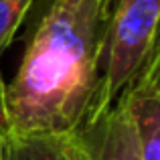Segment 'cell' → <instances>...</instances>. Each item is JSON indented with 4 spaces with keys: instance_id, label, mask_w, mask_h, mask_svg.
Wrapping results in <instances>:
<instances>
[{
    "instance_id": "cell-4",
    "label": "cell",
    "mask_w": 160,
    "mask_h": 160,
    "mask_svg": "<svg viewBox=\"0 0 160 160\" xmlns=\"http://www.w3.org/2000/svg\"><path fill=\"white\" fill-rule=\"evenodd\" d=\"M77 132L87 160H142L136 134L120 99L95 108Z\"/></svg>"
},
{
    "instance_id": "cell-6",
    "label": "cell",
    "mask_w": 160,
    "mask_h": 160,
    "mask_svg": "<svg viewBox=\"0 0 160 160\" xmlns=\"http://www.w3.org/2000/svg\"><path fill=\"white\" fill-rule=\"evenodd\" d=\"M32 2L35 0H0V55L10 45Z\"/></svg>"
},
{
    "instance_id": "cell-9",
    "label": "cell",
    "mask_w": 160,
    "mask_h": 160,
    "mask_svg": "<svg viewBox=\"0 0 160 160\" xmlns=\"http://www.w3.org/2000/svg\"><path fill=\"white\" fill-rule=\"evenodd\" d=\"M0 142H2V132H0Z\"/></svg>"
},
{
    "instance_id": "cell-1",
    "label": "cell",
    "mask_w": 160,
    "mask_h": 160,
    "mask_svg": "<svg viewBox=\"0 0 160 160\" xmlns=\"http://www.w3.org/2000/svg\"><path fill=\"white\" fill-rule=\"evenodd\" d=\"M109 14L103 0H51L4 85L0 132L73 134L95 106Z\"/></svg>"
},
{
    "instance_id": "cell-8",
    "label": "cell",
    "mask_w": 160,
    "mask_h": 160,
    "mask_svg": "<svg viewBox=\"0 0 160 160\" xmlns=\"http://www.w3.org/2000/svg\"><path fill=\"white\" fill-rule=\"evenodd\" d=\"M112 4H113V0H103V8H106L108 14H109V10H112Z\"/></svg>"
},
{
    "instance_id": "cell-2",
    "label": "cell",
    "mask_w": 160,
    "mask_h": 160,
    "mask_svg": "<svg viewBox=\"0 0 160 160\" xmlns=\"http://www.w3.org/2000/svg\"><path fill=\"white\" fill-rule=\"evenodd\" d=\"M160 0H113L102 57L95 108L112 106L156 51ZM91 109V112H93Z\"/></svg>"
},
{
    "instance_id": "cell-7",
    "label": "cell",
    "mask_w": 160,
    "mask_h": 160,
    "mask_svg": "<svg viewBox=\"0 0 160 160\" xmlns=\"http://www.w3.org/2000/svg\"><path fill=\"white\" fill-rule=\"evenodd\" d=\"M2 95H4V83H2V75H0V128H2Z\"/></svg>"
},
{
    "instance_id": "cell-3",
    "label": "cell",
    "mask_w": 160,
    "mask_h": 160,
    "mask_svg": "<svg viewBox=\"0 0 160 160\" xmlns=\"http://www.w3.org/2000/svg\"><path fill=\"white\" fill-rule=\"evenodd\" d=\"M130 118L142 160H160V53L150 55L144 69L118 98Z\"/></svg>"
},
{
    "instance_id": "cell-5",
    "label": "cell",
    "mask_w": 160,
    "mask_h": 160,
    "mask_svg": "<svg viewBox=\"0 0 160 160\" xmlns=\"http://www.w3.org/2000/svg\"><path fill=\"white\" fill-rule=\"evenodd\" d=\"M0 160H87L79 132L73 134H4Z\"/></svg>"
}]
</instances>
